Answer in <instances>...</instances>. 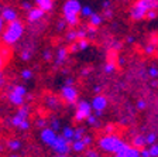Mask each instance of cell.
<instances>
[{"instance_id":"obj_1","label":"cell","mask_w":158,"mask_h":157,"mask_svg":"<svg viewBox=\"0 0 158 157\" xmlns=\"http://www.w3.org/2000/svg\"><path fill=\"white\" fill-rule=\"evenodd\" d=\"M82 4L79 3L78 0H68L64 4V21L71 26L78 24V14L81 13Z\"/></svg>"},{"instance_id":"obj_2","label":"cell","mask_w":158,"mask_h":157,"mask_svg":"<svg viewBox=\"0 0 158 157\" xmlns=\"http://www.w3.org/2000/svg\"><path fill=\"white\" fill-rule=\"evenodd\" d=\"M23 31H24V27L19 20L11 21V23H9V26H7L6 31H4V34H3V41L6 44L17 43L20 40V37L23 36Z\"/></svg>"},{"instance_id":"obj_3","label":"cell","mask_w":158,"mask_h":157,"mask_svg":"<svg viewBox=\"0 0 158 157\" xmlns=\"http://www.w3.org/2000/svg\"><path fill=\"white\" fill-rule=\"evenodd\" d=\"M99 146L105 151H109V153H117L124 146V142L122 139H118L117 136H114V134H110V136H105V137L100 139Z\"/></svg>"},{"instance_id":"obj_4","label":"cell","mask_w":158,"mask_h":157,"mask_svg":"<svg viewBox=\"0 0 158 157\" xmlns=\"http://www.w3.org/2000/svg\"><path fill=\"white\" fill-rule=\"evenodd\" d=\"M157 7V2H150V0H140L134 4L131 10V16L135 20H141L143 17H145L148 10H152Z\"/></svg>"},{"instance_id":"obj_5","label":"cell","mask_w":158,"mask_h":157,"mask_svg":"<svg viewBox=\"0 0 158 157\" xmlns=\"http://www.w3.org/2000/svg\"><path fill=\"white\" fill-rule=\"evenodd\" d=\"M69 144H71V142L65 140L62 136H56L55 142H54V144L51 147H52L54 151L58 153L59 156H65V154H68L69 150H71V146H69Z\"/></svg>"},{"instance_id":"obj_6","label":"cell","mask_w":158,"mask_h":157,"mask_svg":"<svg viewBox=\"0 0 158 157\" xmlns=\"http://www.w3.org/2000/svg\"><path fill=\"white\" fill-rule=\"evenodd\" d=\"M90 112H92L90 103L86 101H81L78 103V109L75 113V120L82 122L83 119H88V116H90Z\"/></svg>"},{"instance_id":"obj_7","label":"cell","mask_w":158,"mask_h":157,"mask_svg":"<svg viewBox=\"0 0 158 157\" xmlns=\"http://www.w3.org/2000/svg\"><path fill=\"white\" fill-rule=\"evenodd\" d=\"M116 157H140V150L124 143V146L116 153Z\"/></svg>"},{"instance_id":"obj_8","label":"cell","mask_w":158,"mask_h":157,"mask_svg":"<svg viewBox=\"0 0 158 157\" xmlns=\"http://www.w3.org/2000/svg\"><path fill=\"white\" fill-rule=\"evenodd\" d=\"M106 105H107V101H106L105 96L98 95L96 98H93L92 103H90V108L95 109L96 115H98V116H100V115H102V111L106 108Z\"/></svg>"},{"instance_id":"obj_9","label":"cell","mask_w":158,"mask_h":157,"mask_svg":"<svg viewBox=\"0 0 158 157\" xmlns=\"http://www.w3.org/2000/svg\"><path fill=\"white\" fill-rule=\"evenodd\" d=\"M62 96L65 98L66 102L73 103V102H76V99H78V92H76V89L72 88V86H64L62 88Z\"/></svg>"},{"instance_id":"obj_10","label":"cell","mask_w":158,"mask_h":157,"mask_svg":"<svg viewBox=\"0 0 158 157\" xmlns=\"http://www.w3.org/2000/svg\"><path fill=\"white\" fill-rule=\"evenodd\" d=\"M55 139H56V133H55V132H52L49 128L43 129V132H41V140H43L45 144L52 146L54 142H55Z\"/></svg>"},{"instance_id":"obj_11","label":"cell","mask_w":158,"mask_h":157,"mask_svg":"<svg viewBox=\"0 0 158 157\" xmlns=\"http://www.w3.org/2000/svg\"><path fill=\"white\" fill-rule=\"evenodd\" d=\"M0 19L3 20V21H9V23H11V21H16L17 20V13L13 9L6 7V9L2 11V17H0Z\"/></svg>"},{"instance_id":"obj_12","label":"cell","mask_w":158,"mask_h":157,"mask_svg":"<svg viewBox=\"0 0 158 157\" xmlns=\"http://www.w3.org/2000/svg\"><path fill=\"white\" fill-rule=\"evenodd\" d=\"M43 16H44V11L40 10L38 7H37V9H31L28 11V21L30 23H35V21L43 19Z\"/></svg>"},{"instance_id":"obj_13","label":"cell","mask_w":158,"mask_h":157,"mask_svg":"<svg viewBox=\"0 0 158 157\" xmlns=\"http://www.w3.org/2000/svg\"><path fill=\"white\" fill-rule=\"evenodd\" d=\"M52 6H54L52 0H37V7H38L40 10H43L44 13L49 11V10L52 9Z\"/></svg>"},{"instance_id":"obj_14","label":"cell","mask_w":158,"mask_h":157,"mask_svg":"<svg viewBox=\"0 0 158 157\" xmlns=\"http://www.w3.org/2000/svg\"><path fill=\"white\" fill-rule=\"evenodd\" d=\"M145 146V137L144 136H135L134 137V140H133V147L134 149H137V150H141L143 147Z\"/></svg>"},{"instance_id":"obj_15","label":"cell","mask_w":158,"mask_h":157,"mask_svg":"<svg viewBox=\"0 0 158 157\" xmlns=\"http://www.w3.org/2000/svg\"><path fill=\"white\" fill-rule=\"evenodd\" d=\"M9 99H10V102L11 103H14V105H23V102H24V98L23 96H19V95H16V94H13V92H10L9 94Z\"/></svg>"},{"instance_id":"obj_16","label":"cell","mask_w":158,"mask_h":157,"mask_svg":"<svg viewBox=\"0 0 158 157\" xmlns=\"http://www.w3.org/2000/svg\"><path fill=\"white\" fill-rule=\"evenodd\" d=\"M10 92H13V94H16V95H19V96H23V98L27 95L26 88H24V86H21V85H19V86H11Z\"/></svg>"},{"instance_id":"obj_17","label":"cell","mask_w":158,"mask_h":157,"mask_svg":"<svg viewBox=\"0 0 158 157\" xmlns=\"http://www.w3.org/2000/svg\"><path fill=\"white\" fill-rule=\"evenodd\" d=\"M62 137L65 139V140L71 142V140H72V137H73V129L69 128V126L64 128V130H62Z\"/></svg>"},{"instance_id":"obj_18","label":"cell","mask_w":158,"mask_h":157,"mask_svg":"<svg viewBox=\"0 0 158 157\" xmlns=\"http://www.w3.org/2000/svg\"><path fill=\"white\" fill-rule=\"evenodd\" d=\"M83 133H85V129L83 128H78V129H73V142H78V140H82L83 137Z\"/></svg>"},{"instance_id":"obj_19","label":"cell","mask_w":158,"mask_h":157,"mask_svg":"<svg viewBox=\"0 0 158 157\" xmlns=\"http://www.w3.org/2000/svg\"><path fill=\"white\" fill-rule=\"evenodd\" d=\"M66 54H68L66 48H59V50H58V57H56V62H58V64H61V62L65 61Z\"/></svg>"},{"instance_id":"obj_20","label":"cell","mask_w":158,"mask_h":157,"mask_svg":"<svg viewBox=\"0 0 158 157\" xmlns=\"http://www.w3.org/2000/svg\"><path fill=\"white\" fill-rule=\"evenodd\" d=\"M100 23H102V17L99 16V14L93 13L92 16H90V24H92V27L99 26V24H100Z\"/></svg>"},{"instance_id":"obj_21","label":"cell","mask_w":158,"mask_h":157,"mask_svg":"<svg viewBox=\"0 0 158 157\" xmlns=\"http://www.w3.org/2000/svg\"><path fill=\"white\" fill-rule=\"evenodd\" d=\"M85 147H86V146L82 143V140H78V142H73V143H72V149L75 151H82Z\"/></svg>"},{"instance_id":"obj_22","label":"cell","mask_w":158,"mask_h":157,"mask_svg":"<svg viewBox=\"0 0 158 157\" xmlns=\"http://www.w3.org/2000/svg\"><path fill=\"white\" fill-rule=\"evenodd\" d=\"M27 115H28V109L27 108H20L19 112H17V116H19L20 119H23V120H27Z\"/></svg>"},{"instance_id":"obj_23","label":"cell","mask_w":158,"mask_h":157,"mask_svg":"<svg viewBox=\"0 0 158 157\" xmlns=\"http://www.w3.org/2000/svg\"><path fill=\"white\" fill-rule=\"evenodd\" d=\"M81 13H82V16H85V17H90L93 14V10H92V7L83 6L82 9H81Z\"/></svg>"},{"instance_id":"obj_24","label":"cell","mask_w":158,"mask_h":157,"mask_svg":"<svg viewBox=\"0 0 158 157\" xmlns=\"http://www.w3.org/2000/svg\"><path fill=\"white\" fill-rule=\"evenodd\" d=\"M116 69V64L113 61H109L107 64L105 65V71L107 72V74H110V72H113Z\"/></svg>"},{"instance_id":"obj_25","label":"cell","mask_w":158,"mask_h":157,"mask_svg":"<svg viewBox=\"0 0 158 157\" xmlns=\"http://www.w3.org/2000/svg\"><path fill=\"white\" fill-rule=\"evenodd\" d=\"M155 139H157V136H155V133H150L147 136V137H145V144H154L155 143Z\"/></svg>"},{"instance_id":"obj_26","label":"cell","mask_w":158,"mask_h":157,"mask_svg":"<svg viewBox=\"0 0 158 157\" xmlns=\"http://www.w3.org/2000/svg\"><path fill=\"white\" fill-rule=\"evenodd\" d=\"M148 153H150V157H157L158 156V146L157 144H152L151 147L148 149Z\"/></svg>"},{"instance_id":"obj_27","label":"cell","mask_w":158,"mask_h":157,"mask_svg":"<svg viewBox=\"0 0 158 157\" xmlns=\"http://www.w3.org/2000/svg\"><path fill=\"white\" fill-rule=\"evenodd\" d=\"M89 47L88 40H79L78 41V50H86Z\"/></svg>"},{"instance_id":"obj_28","label":"cell","mask_w":158,"mask_h":157,"mask_svg":"<svg viewBox=\"0 0 158 157\" xmlns=\"http://www.w3.org/2000/svg\"><path fill=\"white\" fill-rule=\"evenodd\" d=\"M9 147L11 149V150H19V149H20V142H19V140H11V142H9Z\"/></svg>"},{"instance_id":"obj_29","label":"cell","mask_w":158,"mask_h":157,"mask_svg":"<svg viewBox=\"0 0 158 157\" xmlns=\"http://www.w3.org/2000/svg\"><path fill=\"white\" fill-rule=\"evenodd\" d=\"M49 129L56 133V130H59V122L56 120V119H52V123H51V128H49Z\"/></svg>"},{"instance_id":"obj_30","label":"cell","mask_w":158,"mask_h":157,"mask_svg":"<svg viewBox=\"0 0 158 157\" xmlns=\"http://www.w3.org/2000/svg\"><path fill=\"white\" fill-rule=\"evenodd\" d=\"M145 16H147L150 20H154L155 17H157V11H155V10H148Z\"/></svg>"},{"instance_id":"obj_31","label":"cell","mask_w":158,"mask_h":157,"mask_svg":"<svg viewBox=\"0 0 158 157\" xmlns=\"http://www.w3.org/2000/svg\"><path fill=\"white\" fill-rule=\"evenodd\" d=\"M85 37H86V31H85V30H79V31H76V38L85 40Z\"/></svg>"},{"instance_id":"obj_32","label":"cell","mask_w":158,"mask_h":157,"mask_svg":"<svg viewBox=\"0 0 158 157\" xmlns=\"http://www.w3.org/2000/svg\"><path fill=\"white\" fill-rule=\"evenodd\" d=\"M21 75H23V78H24V79H30L31 76H33V72L30 71V69H24Z\"/></svg>"},{"instance_id":"obj_33","label":"cell","mask_w":158,"mask_h":157,"mask_svg":"<svg viewBox=\"0 0 158 157\" xmlns=\"http://www.w3.org/2000/svg\"><path fill=\"white\" fill-rule=\"evenodd\" d=\"M21 122H23V119H20L19 116H17V115L14 116L13 119H11V123H13L14 126H20V123H21Z\"/></svg>"},{"instance_id":"obj_34","label":"cell","mask_w":158,"mask_h":157,"mask_svg":"<svg viewBox=\"0 0 158 157\" xmlns=\"http://www.w3.org/2000/svg\"><path fill=\"white\" fill-rule=\"evenodd\" d=\"M105 132L107 133V136H110V134L114 132V126H113V124H107V126H106V129H105Z\"/></svg>"},{"instance_id":"obj_35","label":"cell","mask_w":158,"mask_h":157,"mask_svg":"<svg viewBox=\"0 0 158 157\" xmlns=\"http://www.w3.org/2000/svg\"><path fill=\"white\" fill-rule=\"evenodd\" d=\"M66 38H68L69 41H73V40L76 38V31H69V33L66 34Z\"/></svg>"},{"instance_id":"obj_36","label":"cell","mask_w":158,"mask_h":157,"mask_svg":"<svg viewBox=\"0 0 158 157\" xmlns=\"http://www.w3.org/2000/svg\"><path fill=\"white\" fill-rule=\"evenodd\" d=\"M148 74H150V75L151 76H157L158 75V71H157V68H155V67H151V68H150V71H148Z\"/></svg>"},{"instance_id":"obj_37","label":"cell","mask_w":158,"mask_h":157,"mask_svg":"<svg viewBox=\"0 0 158 157\" xmlns=\"http://www.w3.org/2000/svg\"><path fill=\"white\" fill-rule=\"evenodd\" d=\"M140 157H150L148 149H141V150H140Z\"/></svg>"},{"instance_id":"obj_38","label":"cell","mask_w":158,"mask_h":157,"mask_svg":"<svg viewBox=\"0 0 158 157\" xmlns=\"http://www.w3.org/2000/svg\"><path fill=\"white\" fill-rule=\"evenodd\" d=\"M28 126H30L28 122H27V120H23L21 123H20L19 128H20V129H23V130H26V129H28Z\"/></svg>"},{"instance_id":"obj_39","label":"cell","mask_w":158,"mask_h":157,"mask_svg":"<svg viewBox=\"0 0 158 157\" xmlns=\"http://www.w3.org/2000/svg\"><path fill=\"white\" fill-rule=\"evenodd\" d=\"M88 123L89 124H95L96 123V116H93V115L88 116Z\"/></svg>"},{"instance_id":"obj_40","label":"cell","mask_w":158,"mask_h":157,"mask_svg":"<svg viewBox=\"0 0 158 157\" xmlns=\"http://www.w3.org/2000/svg\"><path fill=\"white\" fill-rule=\"evenodd\" d=\"M95 33H96V28H95V27H92V26H90L88 30H86V34H90V36H95Z\"/></svg>"},{"instance_id":"obj_41","label":"cell","mask_w":158,"mask_h":157,"mask_svg":"<svg viewBox=\"0 0 158 157\" xmlns=\"http://www.w3.org/2000/svg\"><path fill=\"white\" fill-rule=\"evenodd\" d=\"M21 6H23V9H26V10H31V3H30V2H23Z\"/></svg>"},{"instance_id":"obj_42","label":"cell","mask_w":158,"mask_h":157,"mask_svg":"<svg viewBox=\"0 0 158 157\" xmlns=\"http://www.w3.org/2000/svg\"><path fill=\"white\" fill-rule=\"evenodd\" d=\"M86 157H98V153L93 150H89V151H86Z\"/></svg>"},{"instance_id":"obj_43","label":"cell","mask_w":158,"mask_h":157,"mask_svg":"<svg viewBox=\"0 0 158 157\" xmlns=\"http://www.w3.org/2000/svg\"><path fill=\"white\" fill-rule=\"evenodd\" d=\"M90 142H92V139L89 137V136H86V137H82V143L85 144V146H86V144H90Z\"/></svg>"},{"instance_id":"obj_44","label":"cell","mask_w":158,"mask_h":157,"mask_svg":"<svg viewBox=\"0 0 158 157\" xmlns=\"http://www.w3.org/2000/svg\"><path fill=\"white\" fill-rule=\"evenodd\" d=\"M145 105H147V103H145L144 101H138V102H137V108H138V109H144Z\"/></svg>"},{"instance_id":"obj_45","label":"cell","mask_w":158,"mask_h":157,"mask_svg":"<svg viewBox=\"0 0 158 157\" xmlns=\"http://www.w3.org/2000/svg\"><path fill=\"white\" fill-rule=\"evenodd\" d=\"M145 52H147V54H152V52H154V47H152V46H147V47H145Z\"/></svg>"},{"instance_id":"obj_46","label":"cell","mask_w":158,"mask_h":157,"mask_svg":"<svg viewBox=\"0 0 158 157\" xmlns=\"http://www.w3.org/2000/svg\"><path fill=\"white\" fill-rule=\"evenodd\" d=\"M30 57H31V55H30L28 51H24L23 54H21V58H23V59H30Z\"/></svg>"},{"instance_id":"obj_47","label":"cell","mask_w":158,"mask_h":157,"mask_svg":"<svg viewBox=\"0 0 158 157\" xmlns=\"http://www.w3.org/2000/svg\"><path fill=\"white\" fill-rule=\"evenodd\" d=\"M37 124H38L40 128H44V126H45V120H44V119H40V120L37 122Z\"/></svg>"},{"instance_id":"obj_48","label":"cell","mask_w":158,"mask_h":157,"mask_svg":"<svg viewBox=\"0 0 158 157\" xmlns=\"http://www.w3.org/2000/svg\"><path fill=\"white\" fill-rule=\"evenodd\" d=\"M44 58H45V59H51V52H49V51L44 52Z\"/></svg>"},{"instance_id":"obj_49","label":"cell","mask_w":158,"mask_h":157,"mask_svg":"<svg viewBox=\"0 0 158 157\" xmlns=\"http://www.w3.org/2000/svg\"><path fill=\"white\" fill-rule=\"evenodd\" d=\"M64 27H65V21H64V20H62V21H59V23H58V28H61V30H62Z\"/></svg>"},{"instance_id":"obj_50","label":"cell","mask_w":158,"mask_h":157,"mask_svg":"<svg viewBox=\"0 0 158 157\" xmlns=\"http://www.w3.org/2000/svg\"><path fill=\"white\" fill-rule=\"evenodd\" d=\"M71 50H72V51H78V44H73V46L71 47Z\"/></svg>"},{"instance_id":"obj_51","label":"cell","mask_w":158,"mask_h":157,"mask_svg":"<svg viewBox=\"0 0 158 157\" xmlns=\"http://www.w3.org/2000/svg\"><path fill=\"white\" fill-rule=\"evenodd\" d=\"M2 68H3V58L0 55V71H2Z\"/></svg>"},{"instance_id":"obj_52","label":"cell","mask_w":158,"mask_h":157,"mask_svg":"<svg viewBox=\"0 0 158 157\" xmlns=\"http://www.w3.org/2000/svg\"><path fill=\"white\" fill-rule=\"evenodd\" d=\"M110 6V2H103V7H109Z\"/></svg>"},{"instance_id":"obj_53","label":"cell","mask_w":158,"mask_h":157,"mask_svg":"<svg viewBox=\"0 0 158 157\" xmlns=\"http://www.w3.org/2000/svg\"><path fill=\"white\" fill-rule=\"evenodd\" d=\"M124 64V59L123 58H118V65H123Z\"/></svg>"},{"instance_id":"obj_54","label":"cell","mask_w":158,"mask_h":157,"mask_svg":"<svg viewBox=\"0 0 158 157\" xmlns=\"http://www.w3.org/2000/svg\"><path fill=\"white\" fill-rule=\"evenodd\" d=\"M100 89H102L100 86H95V92H96V94H99V92H100Z\"/></svg>"},{"instance_id":"obj_55","label":"cell","mask_w":158,"mask_h":157,"mask_svg":"<svg viewBox=\"0 0 158 157\" xmlns=\"http://www.w3.org/2000/svg\"><path fill=\"white\" fill-rule=\"evenodd\" d=\"M3 23H4V21H3V20H2V19H0V31L3 30Z\"/></svg>"},{"instance_id":"obj_56","label":"cell","mask_w":158,"mask_h":157,"mask_svg":"<svg viewBox=\"0 0 158 157\" xmlns=\"http://www.w3.org/2000/svg\"><path fill=\"white\" fill-rule=\"evenodd\" d=\"M127 41H128V43H133V41H134V38H133V37H128Z\"/></svg>"},{"instance_id":"obj_57","label":"cell","mask_w":158,"mask_h":157,"mask_svg":"<svg viewBox=\"0 0 158 157\" xmlns=\"http://www.w3.org/2000/svg\"><path fill=\"white\" fill-rule=\"evenodd\" d=\"M56 157H66V156H56Z\"/></svg>"},{"instance_id":"obj_58","label":"cell","mask_w":158,"mask_h":157,"mask_svg":"<svg viewBox=\"0 0 158 157\" xmlns=\"http://www.w3.org/2000/svg\"><path fill=\"white\" fill-rule=\"evenodd\" d=\"M11 157H19V156H11Z\"/></svg>"}]
</instances>
